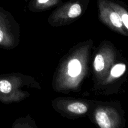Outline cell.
<instances>
[{
    "label": "cell",
    "instance_id": "9c48e42d",
    "mask_svg": "<svg viewBox=\"0 0 128 128\" xmlns=\"http://www.w3.org/2000/svg\"><path fill=\"white\" fill-rule=\"evenodd\" d=\"M11 82L6 80H0V92L4 94H8L12 91Z\"/></svg>",
    "mask_w": 128,
    "mask_h": 128
},
{
    "label": "cell",
    "instance_id": "8992f818",
    "mask_svg": "<svg viewBox=\"0 0 128 128\" xmlns=\"http://www.w3.org/2000/svg\"><path fill=\"white\" fill-rule=\"evenodd\" d=\"M114 8L121 16L124 27L128 31V12H127L126 10H124L123 8L120 6H116Z\"/></svg>",
    "mask_w": 128,
    "mask_h": 128
},
{
    "label": "cell",
    "instance_id": "ba28073f",
    "mask_svg": "<svg viewBox=\"0 0 128 128\" xmlns=\"http://www.w3.org/2000/svg\"><path fill=\"white\" fill-rule=\"evenodd\" d=\"M105 62L104 57L101 54L96 55L94 60V68L98 72L102 71L104 68Z\"/></svg>",
    "mask_w": 128,
    "mask_h": 128
},
{
    "label": "cell",
    "instance_id": "277c9868",
    "mask_svg": "<svg viewBox=\"0 0 128 128\" xmlns=\"http://www.w3.org/2000/svg\"><path fill=\"white\" fill-rule=\"evenodd\" d=\"M69 111L78 114H82L88 111V108L84 104L81 102H73L68 106Z\"/></svg>",
    "mask_w": 128,
    "mask_h": 128
},
{
    "label": "cell",
    "instance_id": "7a4b0ae2",
    "mask_svg": "<svg viewBox=\"0 0 128 128\" xmlns=\"http://www.w3.org/2000/svg\"><path fill=\"white\" fill-rule=\"evenodd\" d=\"M108 17L110 22H111L112 26L114 28L119 30V31H121V32H124V27L123 24H122L121 16H120V14L117 11H111L110 12V14H109Z\"/></svg>",
    "mask_w": 128,
    "mask_h": 128
},
{
    "label": "cell",
    "instance_id": "30bf717a",
    "mask_svg": "<svg viewBox=\"0 0 128 128\" xmlns=\"http://www.w3.org/2000/svg\"><path fill=\"white\" fill-rule=\"evenodd\" d=\"M37 1V2L39 4H42L47 3V2H50V1H52V0H36Z\"/></svg>",
    "mask_w": 128,
    "mask_h": 128
},
{
    "label": "cell",
    "instance_id": "8fae6325",
    "mask_svg": "<svg viewBox=\"0 0 128 128\" xmlns=\"http://www.w3.org/2000/svg\"><path fill=\"white\" fill-rule=\"evenodd\" d=\"M3 39H4V34L3 32H2V30L0 29V43L2 42L3 41Z\"/></svg>",
    "mask_w": 128,
    "mask_h": 128
},
{
    "label": "cell",
    "instance_id": "3957f363",
    "mask_svg": "<svg viewBox=\"0 0 128 128\" xmlns=\"http://www.w3.org/2000/svg\"><path fill=\"white\" fill-rule=\"evenodd\" d=\"M81 71V64L80 61L76 59L71 60L68 64V74L74 78L78 76Z\"/></svg>",
    "mask_w": 128,
    "mask_h": 128
},
{
    "label": "cell",
    "instance_id": "5b68a950",
    "mask_svg": "<svg viewBox=\"0 0 128 128\" xmlns=\"http://www.w3.org/2000/svg\"><path fill=\"white\" fill-rule=\"evenodd\" d=\"M126 65L124 63H118L115 64L111 70V75L112 77L120 78L124 74L126 71Z\"/></svg>",
    "mask_w": 128,
    "mask_h": 128
},
{
    "label": "cell",
    "instance_id": "52a82bcc",
    "mask_svg": "<svg viewBox=\"0 0 128 128\" xmlns=\"http://www.w3.org/2000/svg\"><path fill=\"white\" fill-rule=\"evenodd\" d=\"M82 12L81 7L80 4L74 3L70 7V10L68 11V15L70 18H75L80 16Z\"/></svg>",
    "mask_w": 128,
    "mask_h": 128
},
{
    "label": "cell",
    "instance_id": "6da1fadb",
    "mask_svg": "<svg viewBox=\"0 0 128 128\" xmlns=\"http://www.w3.org/2000/svg\"><path fill=\"white\" fill-rule=\"evenodd\" d=\"M96 120L98 124L101 128H111L116 126V124L112 122L108 114L102 110L97 111Z\"/></svg>",
    "mask_w": 128,
    "mask_h": 128
}]
</instances>
